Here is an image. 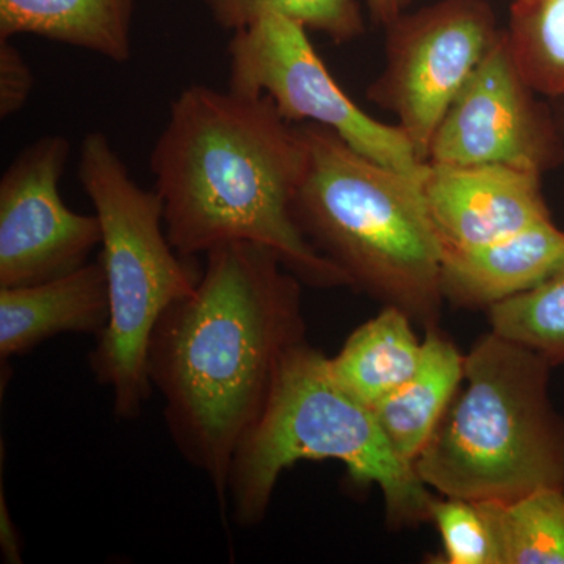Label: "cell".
<instances>
[{
  "instance_id": "obj_21",
  "label": "cell",
  "mask_w": 564,
  "mask_h": 564,
  "mask_svg": "<svg viewBox=\"0 0 564 564\" xmlns=\"http://www.w3.org/2000/svg\"><path fill=\"white\" fill-rule=\"evenodd\" d=\"M430 522L436 525L443 543V560L437 562L503 564L494 502L440 494L430 503Z\"/></svg>"
},
{
  "instance_id": "obj_22",
  "label": "cell",
  "mask_w": 564,
  "mask_h": 564,
  "mask_svg": "<svg viewBox=\"0 0 564 564\" xmlns=\"http://www.w3.org/2000/svg\"><path fill=\"white\" fill-rule=\"evenodd\" d=\"M33 73L11 40H0V117H13L24 109L33 90Z\"/></svg>"
},
{
  "instance_id": "obj_10",
  "label": "cell",
  "mask_w": 564,
  "mask_h": 564,
  "mask_svg": "<svg viewBox=\"0 0 564 564\" xmlns=\"http://www.w3.org/2000/svg\"><path fill=\"white\" fill-rule=\"evenodd\" d=\"M70 143L44 135L25 147L0 180V289L54 280L88 262L101 245L98 215L62 199Z\"/></svg>"
},
{
  "instance_id": "obj_6",
  "label": "cell",
  "mask_w": 564,
  "mask_h": 564,
  "mask_svg": "<svg viewBox=\"0 0 564 564\" xmlns=\"http://www.w3.org/2000/svg\"><path fill=\"white\" fill-rule=\"evenodd\" d=\"M77 173L101 223L99 259L110 299L109 323L90 352V369L110 389L117 417L135 421L154 391L148 372L152 333L199 274L170 242L161 196L132 180L109 137L85 135Z\"/></svg>"
},
{
  "instance_id": "obj_25",
  "label": "cell",
  "mask_w": 564,
  "mask_h": 564,
  "mask_svg": "<svg viewBox=\"0 0 564 564\" xmlns=\"http://www.w3.org/2000/svg\"><path fill=\"white\" fill-rule=\"evenodd\" d=\"M563 101H564V99H563ZM563 117H564V111H563ZM563 128H564V118H563Z\"/></svg>"
},
{
  "instance_id": "obj_3",
  "label": "cell",
  "mask_w": 564,
  "mask_h": 564,
  "mask_svg": "<svg viewBox=\"0 0 564 564\" xmlns=\"http://www.w3.org/2000/svg\"><path fill=\"white\" fill-rule=\"evenodd\" d=\"M306 169L293 202L304 237L347 278L423 328L440 326L444 250L417 176L352 150L322 126H299Z\"/></svg>"
},
{
  "instance_id": "obj_20",
  "label": "cell",
  "mask_w": 564,
  "mask_h": 564,
  "mask_svg": "<svg viewBox=\"0 0 564 564\" xmlns=\"http://www.w3.org/2000/svg\"><path fill=\"white\" fill-rule=\"evenodd\" d=\"M212 18L225 31H243L267 17L281 14L307 31L325 33L334 43L362 35L364 18L356 0H206Z\"/></svg>"
},
{
  "instance_id": "obj_12",
  "label": "cell",
  "mask_w": 564,
  "mask_h": 564,
  "mask_svg": "<svg viewBox=\"0 0 564 564\" xmlns=\"http://www.w3.org/2000/svg\"><path fill=\"white\" fill-rule=\"evenodd\" d=\"M110 317L101 259L74 272L20 288L0 289V356L3 361L58 334L99 337Z\"/></svg>"
},
{
  "instance_id": "obj_8",
  "label": "cell",
  "mask_w": 564,
  "mask_h": 564,
  "mask_svg": "<svg viewBox=\"0 0 564 564\" xmlns=\"http://www.w3.org/2000/svg\"><path fill=\"white\" fill-rule=\"evenodd\" d=\"M384 29V68L367 98L395 115L426 162L437 126L503 29L485 0H440Z\"/></svg>"
},
{
  "instance_id": "obj_13",
  "label": "cell",
  "mask_w": 564,
  "mask_h": 564,
  "mask_svg": "<svg viewBox=\"0 0 564 564\" xmlns=\"http://www.w3.org/2000/svg\"><path fill=\"white\" fill-rule=\"evenodd\" d=\"M564 261V231L554 220L538 223L507 239L445 251L441 269L444 302L486 310L530 291Z\"/></svg>"
},
{
  "instance_id": "obj_11",
  "label": "cell",
  "mask_w": 564,
  "mask_h": 564,
  "mask_svg": "<svg viewBox=\"0 0 564 564\" xmlns=\"http://www.w3.org/2000/svg\"><path fill=\"white\" fill-rule=\"evenodd\" d=\"M541 174L503 165L423 163V204L445 251L499 242L552 220Z\"/></svg>"
},
{
  "instance_id": "obj_5",
  "label": "cell",
  "mask_w": 564,
  "mask_h": 564,
  "mask_svg": "<svg viewBox=\"0 0 564 564\" xmlns=\"http://www.w3.org/2000/svg\"><path fill=\"white\" fill-rule=\"evenodd\" d=\"M323 459L343 463L356 485L378 486L393 530L430 522L432 489L395 454L372 408L334 380L328 356L304 340L289 352L261 419L234 456V522L261 524L281 474L295 463Z\"/></svg>"
},
{
  "instance_id": "obj_1",
  "label": "cell",
  "mask_w": 564,
  "mask_h": 564,
  "mask_svg": "<svg viewBox=\"0 0 564 564\" xmlns=\"http://www.w3.org/2000/svg\"><path fill=\"white\" fill-rule=\"evenodd\" d=\"M206 256L193 291L158 322L148 372L174 445L209 478L226 513L234 456L307 337L302 280L276 251L236 242Z\"/></svg>"
},
{
  "instance_id": "obj_2",
  "label": "cell",
  "mask_w": 564,
  "mask_h": 564,
  "mask_svg": "<svg viewBox=\"0 0 564 564\" xmlns=\"http://www.w3.org/2000/svg\"><path fill=\"white\" fill-rule=\"evenodd\" d=\"M304 169L302 132L269 96L207 85L177 95L151 152L166 234L182 258L258 243L276 251L306 284L348 285L293 217Z\"/></svg>"
},
{
  "instance_id": "obj_4",
  "label": "cell",
  "mask_w": 564,
  "mask_h": 564,
  "mask_svg": "<svg viewBox=\"0 0 564 564\" xmlns=\"http://www.w3.org/2000/svg\"><path fill=\"white\" fill-rule=\"evenodd\" d=\"M552 369L524 345L484 334L414 464L423 484L441 496L500 503L564 489V415L552 402Z\"/></svg>"
},
{
  "instance_id": "obj_18",
  "label": "cell",
  "mask_w": 564,
  "mask_h": 564,
  "mask_svg": "<svg viewBox=\"0 0 564 564\" xmlns=\"http://www.w3.org/2000/svg\"><path fill=\"white\" fill-rule=\"evenodd\" d=\"M491 332L538 352L558 367L564 364V261L530 291L488 310Z\"/></svg>"
},
{
  "instance_id": "obj_9",
  "label": "cell",
  "mask_w": 564,
  "mask_h": 564,
  "mask_svg": "<svg viewBox=\"0 0 564 564\" xmlns=\"http://www.w3.org/2000/svg\"><path fill=\"white\" fill-rule=\"evenodd\" d=\"M538 96L502 32L437 126L426 162L503 165L541 176L558 169L563 129Z\"/></svg>"
},
{
  "instance_id": "obj_19",
  "label": "cell",
  "mask_w": 564,
  "mask_h": 564,
  "mask_svg": "<svg viewBox=\"0 0 564 564\" xmlns=\"http://www.w3.org/2000/svg\"><path fill=\"white\" fill-rule=\"evenodd\" d=\"M494 505L503 564H564V489Z\"/></svg>"
},
{
  "instance_id": "obj_23",
  "label": "cell",
  "mask_w": 564,
  "mask_h": 564,
  "mask_svg": "<svg viewBox=\"0 0 564 564\" xmlns=\"http://www.w3.org/2000/svg\"><path fill=\"white\" fill-rule=\"evenodd\" d=\"M414 0H366L370 17L377 24L388 28L397 18L410 9Z\"/></svg>"
},
{
  "instance_id": "obj_17",
  "label": "cell",
  "mask_w": 564,
  "mask_h": 564,
  "mask_svg": "<svg viewBox=\"0 0 564 564\" xmlns=\"http://www.w3.org/2000/svg\"><path fill=\"white\" fill-rule=\"evenodd\" d=\"M503 35L533 90L564 99V0H513Z\"/></svg>"
},
{
  "instance_id": "obj_14",
  "label": "cell",
  "mask_w": 564,
  "mask_h": 564,
  "mask_svg": "<svg viewBox=\"0 0 564 564\" xmlns=\"http://www.w3.org/2000/svg\"><path fill=\"white\" fill-rule=\"evenodd\" d=\"M421 364L413 377L372 408L395 454L414 466L456 392L462 388L466 355L440 326L425 328Z\"/></svg>"
},
{
  "instance_id": "obj_15",
  "label": "cell",
  "mask_w": 564,
  "mask_h": 564,
  "mask_svg": "<svg viewBox=\"0 0 564 564\" xmlns=\"http://www.w3.org/2000/svg\"><path fill=\"white\" fill-rule=\"evenodd\" d=\"M133 9L135 0H0V40L36 35L126 63Z\"/></svg>"
},
{
  "instance_id": "obj_16",
  "label": "cell",
  "mask_w": 564,
  "mask_h": 564,
  "mask_svg": "<svg viewBox=\"0 0 564 564\" xmlns=\"http://www.w3.org/2000/svg\"><path fill=\"white\" fill-rule=\"evenodd\" d=\"M404 311L384 306L348 337L333 358L329 372L340 388L373 408L406 383L422 359V340Z\"/></svg>"
},
{
  "instance_id": "obj_7",
  "label": "cell",
  "mask_w": 564,
  "mask_h": 564,
  "mask_svg": "<svg viewBox=\"0 0 564 564\" xmlns=\"http://www.w3.org/2000/svg\"><path fill=\"white\" fill-rule=\"evenodd\" d=\"M228 55L229 90L269 96L285 120L322 126L381 165L421 173L425 162L402 129L375 120L352 101L299 22L267 14L232 33Z\"/></svg>"
},
{
  "instance_id": "obj_24",
  "label": "cell",
  "mask_w": 564,
  "mask_h": 564,
  "mask_svg": "<svg viewBox=\"0 0 564 564\" xmlns=\"http://www.w3.org/2000/svg\"><path fill=\"white\" fill-rule=\"evenodd\" d=\"M0 541H2L3 556L9 563H20V541L18 534L14 533L13 522H11L9 511L6 510V502L2 497V510H0Z\"/></svg>"
}]
</instances>
